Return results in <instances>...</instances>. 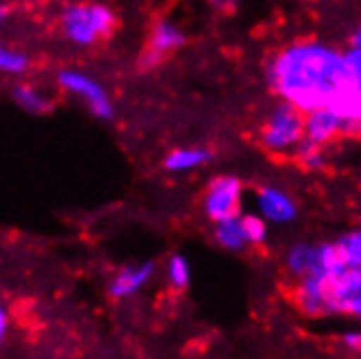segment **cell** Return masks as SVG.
Returning a JSON list of instances; mask_svg holds the SVG:
<instances>
[{"mask_svg": "<svg viewBox=\"0 0 361 359\" xmlns=\"http://www.w3.org/2000/svg\"><path fill=\"white\" fill-rule=\"evenodd\" d=\"M5 18H7V9L0 7V22H5Z\"/></svg>", "mask_w": 361, "mask_h": 359, "instance_id": "obj_24", "label": "cell"}, {"mask_svg": "<svg viewBox=\"0 0 361 359\" xmlns=\"http://www.w3.org/2000/svg\"><path fill=\"white\" fill-rule=\"evenodd\" d=\"M212 162V152L204 148H176L168 152L164 168L168 172H190Z\"/></svg>", "mask_w": 361, "mask_h": 359, "instance_id": "obj_13", "label": "cell"}, {"mask_svg": "<svg viewBox=\"0 0 361 359\" xmlns=\"http://www.w3.org/2000/svg\"><path fill=\"white\" fill-rule=\"evenodd\" d=\"M257 205H259V212L264 214V218L279 224L292 222L298 214L294 200L276 188H262L257 192Z\"/></svg>", "mask_w": 361, "mask_h": 359, "instance_id": "obj_10", "label": "cell"}, {"mask_svg": "<svg viewBox=\"0 0 361 359\" xmlns=\"http://www.w3.org/2000/svg\"><path fill=\"white\" fill-rule=\"evenodd\" d=\"M268 81L283 100L305 114L329 107L348 85L344 55L318 42H296L274 57Z\"/></svg>", "mask_w": 361, "mask_h": 359, "instance_id": "obj_1", "label": "cell"}, {"mask_svg": "<svg viewBox=\"0 0 361 359\" xmlns=\"http://www.w3.org/2000/svg\"><path fill=\"white\" fill-rule=\"evenodd\" d=\"M116 16L109 7L98 3H74L61 13L63 37L74 46H92L111 35Z\"/></svg>", "mask_w": 361, "mask_h": 359, "instance_id": "obj_2", "label": "cell"}, {"mask_svg": "<svg viewBox=\"0 0 361 359\" xmlns=\"http://www.w3.org/2000/svg\"><path fill=\"white\" fill-rule=\"evenodd\" d=\"M240 222H242V229H244V236H246L248 244L266 242L268 229H266V222L259 216H240Z\"/></svg>", "mask_w": 361, "mask_h": 359, "instance_id": "obj_19", "label": "cell"}, {"mask_svg": "<svg viewBox=\"0 0 361 359\" xmlns=\"http://www.w3.org/2000/svg\"><path fill=\"white\" fill-rule=\"evenodd\" d=\"M294 159L307 168V170H318L324 166V155H322V144L312 142L309 138H302L296 148H294Z\"/></svg>", "mask_w": 361, "mask_h": 359, "instance_id": "obj_16", "label": "cell"}, {"mask_svg": "<svg viewBox=\"0 0 361 359\" xmlns=\"http://www.w3.org/2000/svg\"><path fill=\"white\" fill-rule=\"evenodd\" d=\"M183 44H185V33L180 31L174 22H168V20L154 22V27L150 31V39H148V50L144 55L142 66L144 68L157 66L164 57H168L170 53L178 50Z\"/></svg>", "mask_w": 361, "mask_h": 359, "instance_id": "obj_7", "label": "cell"}, {"mask_svg": "<svg viewBox=\"0 0 361 359\" xmlns=\"http://www.w3.org/2000/svg\"><path fill=\"white\" fill-rule=\"evenodd\" d=\"M342 133V118L331 107H318L305 114V138L318 144H329Z\"/></svg>", "mask_w": 361, "mask_h": 359, "instance_id": "obj_8", "label": "cell"}, {"mask_svg": "<svg viewBox=\"0 0 361 359\" xmlns=\"http://www.w3.org/2000/svg\"><path fill=\"white\" fill-rule=\"evenodd\" d=\"M7 329H9V314L5 310V305H0V344L7 338Z\"/></svg>", "mask_w": 361, "mask_h": 359, "instance_id": "obj_20", "label": "cell"}, {"mask_svg": "<svg viewBox=\"0 0 361 359\" xmlns=\"http://www.w3.org/2000/svg\"><path fill=\"white\" fill-rule=\"evenodd\" d=\"M350 48H361V27L355 31V35L350 37Z\"/></svg>", "mask_w": 361, "mask_h": 359, "instance_id": "obj_23", "label": "cell"}, {"mask_svg": "<svg viewBox=\"0 0 361 359\" xmlns=\"http://www.w3.org/2000/svg\"><path fill=\"white\" fill-rule=\"evenodd\" d=\"M326 314H350L361 318V268L344 266L320 274Z\"/></svg>", "mask_w": 361, "mask_h": 359, "instance_id": "obj_4", "label": "cell"}, {"mask_svg": "<svg viewBox=\"0 0 361 359\" xmlns=\"http://www.w3.org/2000/svg\"><path fill=\"white\" fill-rule=\"evenodd\" d=\"M13 100L22 111H27L31 116H44L48 111H53V98L44 90L29 83H20L13 87Z\"/></svg>", "mask_w": 361, "mask_h": 359, "instance_id": "obj_12", "label": "cell"}, {"mask_svg": "<svg viewBox=\"0 0 361 359\" xmlns=\"http://www.w3.org/2000/svg\"><path fill=\"white\" fill-rule=\"evenodd\" d=\"M338 246H340V250L344 255L346 266L361 268V229L350 231V233L342 236L338 240Z\"/></svg>", "mask_w": 361, "mask_h": 359, "instance_id": "obj_18", "label": "cell"}, {"mask_svg": "<svg viewBox=\"0 0 361 359\" xmlns=\"http://www.w3.org/2000/svg\"><path fill=\"white\" fill-rule=\"evenodd\" d=\"M212 5L218 11H231L235 7V0H212Z\"/></svg>", "mask_w": 361, "mask_h": 359, "instance_id": "obj_22", "label": "cell"}, {"mask_svg": "<svg viewBox=\"0 0 361 359\" xmlns=\"http://www.w3.org/2000/svg\"><path fill=\"white\" fill-rule=\"evenodd\" d=\"M305 138V111L283 100L259 131V144L270 152H288Z\"/></svg>", "mask_w": 361, "mask_h": 359, "instance_id": "obj_3", "label": "cell"}, {"mask_svg": "<svg viewBox=\"0 0 361 359\" xmlns=\"http://www.w3.org/2000/svg\"><path fill=\"white\" fill-rule=\"evenodd\" d=\"M344 344L353 351H361V333H348L344 338Z\"/></svg>", "mask_w": 361, "mask_h": 359, "instance_id": "obj_21", "label": "cell"}, {"mask_svg": "<svg viewBox=\"0 0 361 359\" xmlns=\"http://www.w3.org/2000/svg\"><path fill=\"white\" fill-rule=\"evenodd\" d=\"M240 202H242V183L235 176H220L209 183L204 192L202 207L214 222L240 216Z\"/></svg>", "mask_w": 361, "mask_h": 359, "instance_id": "obj_6", "label": "cell"}, {"mask_svg": "<svg viewBox=\"0 0 361 359\" xmlns=\"http://www.w3.org/2000/svg\"><path fill=\"white\" fill-rule=\"evenodd\" d=\"M57 85L74 96L79 98L83 105L100 120H109L114 116V102L109 92L105 90L100 81H96L94 76H90L87 72L74 70V68H63L57 72Z\"/></svg>", "mask_w": 361, "mask_h": 359, "instance_id": "obj_5", "label": "cell"}, {"mask_svg": "<svg viewBox=\"0 0 361 359\" xmlns=\"http://www.w3.org/2000/svg\"><path fill=\"white\" fill-rule=\"evenodd\" d=\"M29 68H31V59L24 55L22 50H16V48L0 42V72L11 74V76H20Z\"/></svg>", "mask_w": 361, "mask_h": 359, "instance_id": "obj_15", "label": "cell"}, {"mask_svg": "<svg viewBox=\"0 0 361 359\" xmlns=\"http://www.w3.org/2000/svg\"><path fill=\"white\" fill-rule=\"evenodd\" d=\"M166 276H168V284L174 290H185L192 281L190 262L183 257V255H172V257L168 260V266H166Z\"/></svg>", "mask_w": 361, "mask_h": 359, "instance_id": "obj_17", "label": "cell"}, {"mask_svg": "<svg viewBox=\"0 0 361 359\" xmlns=\"http://www.w3.org/2000/svg\"><path fill=\"white\" fill-rule=\"evenodd\" d=\"M154 274V264L152 262H144L137 266H126L122 268L109 284V294L114 298H128L135 296L137 292H142Z\"/></svg>", "mask_w": 361, "mask_h": 359, "instance_id": "obj_9", "label": "cell"}, {"mask_svg": "<svg viewBox=\"0 0 361 359\" xmlns=\"http://www.w3.org/2000/svg\"><path fill=\"white\" fill-rule=\"evenodd\" d=\"M216 242L226 250H242L248 244L240 216H231L216 222Z\"/></svg>", "mask_w": 361, "mask_h": 359, "instance_id": "obj_14", "label": "cell"}, {"mask_svg": "<svg viewBox=\"0 0 361 359\" xmlns=\"http://www.w3.org/2000/svg\"><path fill=\"white\" fill-rule=\"evenodd\" d=\"M288 270L296 279H305L312 274H324L320 268V246L298 244L288 255Z\"/></svg>", "mask_w": 361, "mask_h": 359, "instance_id": "obj_11", "label": "cell"}]
</instances>
